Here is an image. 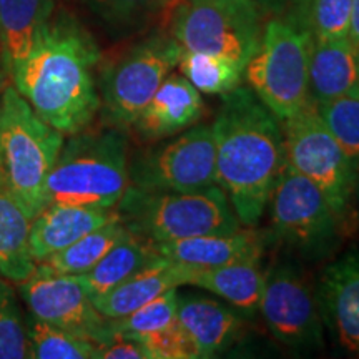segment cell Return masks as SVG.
<instances>
[{"mask_svg":"<svg viewBox=\"0 0 359 359\" xmlns=\"http://www.w3.org/2000/svg\"><path fill=\"white\" fill-rule=\"evenodd\" d=\"M323 326L339 349L359 356V251L325 268L316 290Z\"/></svg>","mask_w":359,"mask_h":359,"instance_id":"5bb4252c","label":"cell"},{"mask_svg":"<svg viewBox=\"0 0 359 359\" xmlns=\"http://www.w3.org/2000/svg\"><path fill=\"white\" fill-rule=\"evenodd\" d=\"M358 82H359V48H358Z\"/></svg>","mask_w":359,"mask_h":359,"instance_id":"d590c367","label":"cell"},{"mask_svg":"<svg viewBox=\"0 0 359 359\" xmlns=\"http://www.w3.org/2000/svg\"><path fill=\"white\" fill-rule=\"evenodd\" d=\"M93 359H150V354L143 348L140 341L110 327L109 334L95 344Z\"/></svg>","mask_w":359,"mask_h":359,"instance_id":"d6a6232c","label":"cell"},{"mask_svg":"<svg viewBox=\"0 0 359 359\" xmlns=\"http://www.w3.org/2000/svg\"><path fill=\"white\" fill-rule=\"evenodd\" d=\"M116 210L125 226L150 243L241 230L226 193L218 185L196 191H156L132 185Z\"/></svg>","mask_w":359,"mask_h":359,"instance_id":"5b68a950","label":"cell"},{"mask_svg":"<svg viewBox=\"0 0 359 359\" xmlns=\"http://www.w3.org/2000/svg\"><path fill=\"white\" fill-rule=\"evenodd\" d=\"M177 316L195 348L196 359L213 358L228 349L243 330L235 309L208 296L178 293Z\"/></svg>","mask_w":359,"mask_h":359,"instance_id":"2e32d148","label":"cell"},{"mask_svg":"<svg viewBox=\"0 0 359 359\" xmlns=\"http://www.w3.org/2000/svg\"><path fill=\"white\" fill-rule=\"evenodd\" d=\"M29 358L27 326L15 293L0 280V359Z\"/></svg>","mask_w":359,"mask_h":359,"instance_id":"f546056e","label":"cell"},{"mask_svg":"<svg viewBox=\"0 0 359 359\" xmlns=\"http://www.w3.org/2000/svg\"><path fill=\"white\" fill-rule=\"evenodd\" d=\"M353 0H313L308 15L309 32L314 39L348 37Z\"/></svg>","mask_w":359,"mask_h":359,"instance_id":"4dcf8cb0","label":"cell"},{"mask_svg":"<svg viewBox=\"0 0 359 359\" xmlns=\"http://www.w3.org/2000/svg\"><path fill=\"white\" fill-rule=\"evenodd\" d=\"M65 135L45 123L15 87L0 97V183L30 222L47 206L45 183Z\"/></svg>","mask_w":359,"mask_h":359,"instance_id":"3957f363","label":"cell"},{"mask_svg":"<svg viewBox=\"0 0 359 359\" xmlns=\"http://www.w3.org/2000/svg\"><path fill=\"white\" fill-rule=\"evenodd\" d=\"M313 35L290 20L271 19L262 42L246 64L250 88L278 120L294 116L309 103L308 65Z\"/></svg>","mask_w":359,"mask_h":359,"instance_id":"8992f818","label":"cell"},{"mask_svg":"<svg viewBox=\"0 0 359 359\" xmlns=\"http://www.w3.org/2000/svg\"><path fill=\"white\" fill-rule=\"evenodd\" d=\"M97 43L69 15H50L39 27L32 50L12 72L15 90L45 123L64 135L90 125L100 110Z\"/></svg>","mask_w":359,"mask_h":359,"instance_id":"6da1fadb","label":"cell"},{"mask_svg":"<svg viewBox=\"0 0 359 359\" xmlns=\"http://www.w3.org/2000/svg\"><path fill=\"white\" fill-rule=\"evenodd\" d=\"M259 11L275 19L290 20L309 30L308 15L313 0H255Z\"/></svg>","mask_w":359,"mask_h":359,"instance_id":"836d02e7","label":"cell"},{"mask_svg":"<svg viewBox=\"0 0 359 359\" xmlns=\"http://www.w3.org/2000/svg\"><path fill=\"white\" fill-rule=\"evenodd\" d=\"M178 288H172L151 299L145 306L133 311L128 316L110 320V327L118 333L128 334L140 343L151 336L161 333L178 321Z\"/></svg>","mask_w":359,"mask_h":359,"instance_id":"83f0119b","label":"cell"},{"mask_svg":"<svg viewBox=\"0 0 359 359\" xmlns=\"http://www.w3.org/2000/svg\"><path fill=\"white\" fill-rule=\"evenodd\" d=\"M29 231L30 218L0 183V276L8 281H25L37 268L30 253Z\"/></svg>","mask_w":359,"mask_h":359,"instance_id":"cb8c5ba5","label":"cell"},{"mask_svg":"<svg viewBox=\"0 0 359 359\" xmlns=\"http://www.w3.org/2000/svg\"><path fill=\"white\" fill-rule=\"evenodd\" d=\"M19 293L39 320L95 344L109 334V320L93 306L79 276L60 275L37 264L34 275L20 283Z\"/></svg>","mask_w":359,"mask_h":359,"instance_id":"7c38bea8","label":"cell"},{"mask_svg":"<svg viewBox=\"0 0 359 359\" xmlns=\"http://www.w3.org/2000/svg\"><path fill=\"white\" fill-rule=\"evenodd\" d=\"M183 48L172 35H154L109 62L100 75V107L116 128L133 127L163 80L178 67Z\"/></svg>","mask_w":359,"mask_h":359,"instance_id":"ba28073f","label":"cell"},{"mask_svg":"<svg viewBox=\"0 0 359 359\" xmlns=\"http://www.w3.org/2000/svg\"><path fill=\"white\" fill-rule=\"evenodd\" d=\"M29 358L34 359H93L95 343L45 323L30 314L27 321Z\"/></svg>","mask_w":359,"mask_h":359,"instance_id":"4316f807","label":"cell"},{"mask_svg":"<svg viewBox=\"0 0 359 359\" xmlns=\"http://www.w3.org/2000/svg\"><path fill=\"white\" fill-rule=\"evenodd\" d=\"M128 233L122 218L103 224L97 230L87 233L79 238L77 241L67 246V248L57 251L40 262V266L60 275H83L92 269L110 248L118 243Z\"/></svg>","mask_w":359,"mask_h":359,"instance_id":"d4e9b609","label":"cell"},{"mask_svg":"<svg viewBox=\"0 0 359 359\" xmlns=\"http://www.w3.org/2000/svg\"><path fill=\"white\" fill-rule=\"evenodd\" d=\"M178 69L200 93L208 95H224L240 87L243 80V69L240 65L212 53L183 50Z\"/></svg>","mask_w":359,"mask_h":359,"instance_id":"484cf974","label":"cell"},{"mask_svg":"<svg viewBox=\"0 0 359 359\" xmlns=\"http://www.w3.org/2000/svg\"><path fill=\"white\" fill-rule=\"evenodd\" d=\"M348 37L354 43V47L359 48V0H353L351 24H349Z\"/></svg>","mask_w":359,"mask_h":359,"instance_id":"e575fe53","label":"cell"},{"mask_svg":"<svg viewBox=\"0 0 359 359\" xmlns=\"http://www.w3.org/2000/svg\"><path fill=\"white\" fill-rule=\"evenodd\" d=\"M203 109L198 90L183 75L170 74L133 127L145 138H167L193 127L203 115Z\"/></svg>","mask_w":359,"mask_h":359,"instance_id":"d6986e66","label":"cell"},{"mask_svg":"<svg viewBox=\"0 0 359 359\" xmlns=\"http://www.w3.org/2000/svg\"><path fill=\"white\" fill-rule=\"evenodd\" d=\"M316 109L344 154L359 168V88Z\"/></svg>","mask_w":359,"mask_h":359,"instance_id":"f1b7e54d","label":"cell"},{"mask_svg":"<svg viewBox=\"0 0 359 359\" xmlns=\"http://www.w3.org/2000/svg\"><path fill=\"white\" fill-rule=\"evenodd\" d=\"M263 27L255 0H183L173 12L170 35L183 50L224 57L245 70Z\"/></svg>","mask_w":359,"mask_h":359,"instance_id":"52a82bcc","label":"cell"},{"mask_svg":"<svg viewBox=\"0 0 359 359\" xmlns=\"http://www.w3.org/2000/svg\"><path fill=\"white\" fill-rule=\"evenodd\" d=\"M190 273L191 266L188 264L175 263L158 257L109 293L92 299L93 306L107 320H118L145 306L165 291L178 286H188Z\"/></svg>","mask_w":359,"mask_h":359,"instance_id":"e0dca14e","label":"cell"},{"mask_svg":"<svg viewBox=\"0 0 359 359\" xmlns=\"http://www.w3.org/2000/svg\"><path fill=\"white\" fill-rule=\"evenodd\" d=\"M118 218L120 213L116 208L48 203L30 223V253L35 262L40 263L87 233Z\"/></svg>","mask_w":359,"mask_h":359,"instance_id":"9a60e30c","label":"cell"},{"mask_svg":"<svg viewBox=\"0 0 359 359\" xmlns=\"http://www.w3.org/2000/svg\"><path fill=\"white\" fill-rule=\"evenodd\" d=\"M264 278L266 273L263 271L259 259H250L223 266H191L188 286H198L224 299V303L231 304L238 311L253 314L259 311Z\"/></svg>","mask_w":359,"mask_h":359,"instance_id":"44dd1931","label":"cell"},{"mask_svg":"<svg viewBox=\"0 0 359 359\" xmlns=\"http://www.w3.org/2000/svg\"><path fill=\"white\" fill-rule=\"evenodd\" d=\"M222 97L212 125L217 185L226 193L238 222L253 228L263 218L288 165L283 125L248 87H238Z\"/></svg>","mask_w":359,"mask_h":359,"instance_id":"7a4b0ae2","label":"cell"},{"mask_svg":"<svg viewBox=\"0 0 359 359\" xmlns=\"http://www.w3.org/2000/svg\"><path fill=\"white\" fill-rule=\"evenodd\" d=\"M160 257L196 268L262 259L264 240L258 231L238 230L224 235H203L151 243Z\"/></svg>","mask_w":359,"mask_h":359,"instance_id":"ac0fdd59","label":"cell"},{"mask_svg":"<svg viewBox=\"0 0 359 359\" xmlns=\"http://www.w3.org/2000/svg\"><path fill=\"white\" fill-rule=\"evenodd\" d=\"M273 336L290 348H320L323 320L316 293L306 278L290 264H280L264 278L259 303Z\"/></svg>","mask_w":359,"mask_h":359,"instance_id":"4fadbf2b","label":"cell"},{"mask_svg":"<svg viewBox=\"0 0 359 359\" xmlns=\"http://www.w3.org/2000/svg\"><path fill=\"white\" fill-rule=\"evenodd\" d=\"M158 257L160 255L156 253L150 241L128 230L127 235L114 248L107 251L105 257L95 266L83 275H79V278L90 299H95L98 296L109 293L110 290H114L115 286H118L120 283Z\"/></svg>","mask_w":359,"mask_h":359,"instance_id":"603a6c76","label":"cell"},{"mask_svg":"<svg viewBox=\"0 0 359 359\" xmlns=\"http://www.w3.org/2000/svg\"><path fill=\"white\" fill-rule=\"evenodd\" d=\"M52 11V0H0V52L7 72L12 74L25 60Z\"/></svg>","mask_w":359,"mask_h":359,"instance_id":"7402d4cb","label":"cell"},{"mask_svg":"<svg viewBox=\"0 0 359 359\" xmlns=\"http://www.w3.org/2000/svg\"><path fill=\"white\" fill-rule=\"evenodd\" d=\"M356 88H359L358 48L349 37H313L308 65L309 102L321 105Z\"/></svg>","mask_w":359,"mask_h":359,"instance_id":"ffe728a7","label":"cell"},{"mask_svg":"<svg viewBox=\"0 0 359 359\" xmlns=\"http://www.w3.org/2000/svg\"><path fill=\"white\" fill-rule=\"evenodd\" d=\"M133 187L156 191H196L217 185V145L208 125L187 128L148 151L130 168Z\"/></svg>","mask_w":359,"mask_h":359,"instance_id":"30bf717a","label":"cell"},{"mask_svg":"<svg viewBox=\"0 0 359 359\" xmlns=\"http://www.w3.org/2000/svg\"><path fill=\"white\" fill-rule=\"evenodd\" d=\"M356 191H358V196H359V175H358V183H356Z\"/></svg>","mask_w":359,"mask_h":359,"instance_id":"8d00e7d4","label":"cell"},{"mask_svg":"<svg viewBox=\"0 0 359 359\" xmlns=\"http://www.w3.org/2000/svg\"><path fill=\"white\" fill-rule=\"evenodd\" d=\"M173 0H88L92 11L111 25H133Z\"/></svg>","mask_w":359,"mask_h":359,"instance_id":"1f68e13d","label":"cell"},{"mask_svg":"<svg viewBox=\"0 0 359 359\" xmlns=\"http://www.w3.org/2000/svg\"><path fill=\"white\" fill-rule=\"evenodd\" d=\"M271 223L283 241L304 251H323L336 240L341 219L320 188L286 165L271 198Z\"/></svg>","mask_w":359,"mask_h":359,"instance_id":"8fae6325","label":"cell"},{"mask_svg":"<svg viewBox=\"0 0 359 359\" xmlns=\"http://www.w3.org/2000/svg\"><path fill=\"white\" fill-rule=\"evenodd\" d=\"M281 125L286 163L320 188L343 219L356 193L359 168L327 130L314 103L309 102Z\"/></svg>","mask_w":359,"mask_h":359,"instance_id":"9c48e42d","label":"cell"},{"mask_svg":"<svg viewBox=\"0 0 359 359\" xmlns=\"http://www.w3.org/2000/svg\"><path fill=\"white\" fill-rule=\"evenodd\" d=\"M130 183L127 140L118 128L70 135L45 183L48 203L116 208Z\"/></svg>","mask_w":359,"mask_h":359,"instance_id":"277c9868","label":"cell"}]
</instances>
